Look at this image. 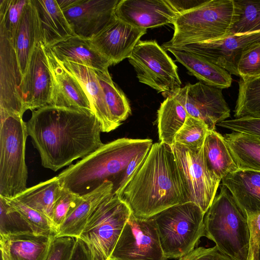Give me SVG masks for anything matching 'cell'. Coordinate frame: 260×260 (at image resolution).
<instances>
[{
	"mask_svg": "<svg viewBox=\"0 0 260 260\" xmlns=\"http://www.w3.org/2000/svg\"><path fill=\"white\" fill-rule=\"evenodd\" d=\"M26 124L42 165L55 172L104 144L98 120L88 111L48 105L33 111Z\"/></svg>",
	"mask_w": 260,
	"mask_h": 260,
	"instance_id": "6da1fadb",
	"label": "cell"
},
{
	"mask_svg": "<svg viewBox=\"0 0 260 260\" xmlns=\"http://www.w3.org/2000/svg\"><path fill=\"white\" fill-rule=\"evenodd\" d=\"M117 197L128 206L132 214L144 218L187 203L172 146L160 142L153 144Z\"/></svg>",
	"mask_w": 260,
	"mask_h": 260,
	"instance_id": "7a4b0ae2",
	"label": "cell"
},
{
	"mask_svg": "<svg viewBox=\"0 0 260 260\" xmlns=\"http://www.w3.org/2000/svg\"><path fill=\"white\" fill-rule=\"evenodd\" d=\"M149 139L122 138L104 144L70 165L57 176L62 188L82 196L106 181L113 184L119 175L140 152L152 145Z\"/></svg>",
	"mask_w": 260,
	"mask_h": 260,
	"instance_id": "3957f363",
	"label": "cell"
},
{
	"mask_svg": "<svg viewBox=\"0 0 260 260\" xmlns=\"http://www.w3.org/2000/svg\"><path fill=\"white\" fill-rule=\"evenodd\" d=\"M204 236L232 260H247L250 235L247 217L221 184L204 218Z\"/></svg>",
	"mask_w": 260,
	"mask_h": 260,
	"instance_id": "277c9868",
	"label": "cell"
},
{
	"mask_svg": "<svg viewBox=\"0 0 260 260\" xmlns=\"http://www.w3.org/2000/svg\"><path fill=\"white\" fill-rule=\"evenodd\" d=\"M238 16L234 0H206L195 9L178 15L172 39L165 49L226 37Z\"/></svg>",
	"mask_w": 260,
	"mask_h": 260,
	"instance_id": "5b68a950",
	"label": "cell"
},
{
	"mask_svg": "<svg viewBox=\"0 0 260 260\" xmlns=\"http://www.w3.org/2000/svg\"><path fill=\"white\" fill-rule=\"evenodd\" d=\"M205 213L187 202L171 206L152 217L165 257L179 258L194 249L204 236Z\"/></svg>",
	"mask_w": 260,
	"mask_h": 260,
	"instance_id": "8992f818",
	"label": "cell"
},
{
	"mask_svg": "<svg viewBox=\"0 0 260 260\" xmlns=\"http://www.w3.org/2000/svg\"><path fill=\"white\" fill-rule=\"evenodd\" d=\"M28 136L22 117L9 116L0 123V196L12 199L26 188L25 145Z\"/></svg>",
	"mask_w": 260,
	"mask_h": 260,
	"instance_id": "52a82bcc",
	"label": "cell"
},
{
	"mask_svg": "<svg viewBox=\"0 0 260 260\" xmlns=\"http://www.w3.org/2000/svg\"><path fill=\"white\" fill-rule=\"evenodd\" d=\"M132 212L118 197L111 195L96 208L81 233L92 260H110Z\"/></svg>",
	"mask_w": 260,
	"mask_h": 260,
	"instance_id": "ba28073f",
	"label": "cell"
},
{
	"mask_svg": "<svg viewBox=\"0 0 260 260\" xmlns=\"http://www.w3.org/2000/svg\"><path fill=\"white\" fill-rule=\"evenodd\" d=\"M172 147L186 202L196 204L206 213L216 196L221 180L209 168L203 147L193 149L175 143Z\"/></svg>",
	"mask_w": 260,
	"mask_h": 260,
	"instance_id": "9c48e42d",
	"label": "cell"
},
{
	"mask_svg": "<svg viewBox=\"0 0 260 260\" xmlns=\"http://www.w3.org/2000/svg\"><path fill=\"white\" fill-rule=\"evenodd\" d=\"M128 60L139 81L166 98L181 87L177 66L156 41H139Z\"/></svg>",
	"mask_w": 260,
	"mask_h": 260,
	"instance_id": "30bf717a",
	"label": "cell"
},
{
	"mask_svg": "<svg viewBox=\"0 0 260 260\" xmlns=\"http://www.w3.org/2000/svg\"><path fill=\"white\" fill-rule=\"evenodd\" d=\"M152 217L131 214L116 244L110 260H167Z\"/></svg>",
	"mask_w": 260,
	"mask_h": 260,
	"instance_id": "8fae6325",
	"label": "cell"
},
{
	"mask_svg": "<svg viewBox=\"0 0 260 260\" xmlns=\"http://www.w3.org/2000/svg\"><path fill=\"white\" fill-rule=\"evenodd\" d=\"M222 90L199 81L188 83L172 95L183 105L189 115L203 120L209 131H214L216 125L230 116L231 110Z\"/></svg>",
	"mask_w": 260,
	"mask_h": 260,
	"instance_id": "7c38bea8",
	"label": "cell"
},
{
	"mask_svg": "<svg viewBox=\"0 0 260 260\" xmlns=\"http://www.w3.org/2000/svg\"><path fill=\"white\" fill-rule=\"evenodd\" d=\"M23 76L12 40L0 26V120L22 118L26 111L22 100Z\"/></svg>",
	"mask_w": 260,
	"mask_h": 260,
	"instance_id": "4fadbf2b",
	"label": "cell"
},
{
	"mask_svg": "<svg viewBox=\"0 0 260 260\" xmlns=\"http://www.w3.org/2000/svg\"><path fill=\"white\" fill-rule=\"evenodd\" d=\"M53 78L42 42L35 45L21 84V95L25 110L34 111L51 105Z\"/></svg>",
	"mask_w": 260,
	"mask_h": 260,
	"instance_id": "5bb4252c",
	"label": "cell"
},
{
	"mask_svg": "<svg viewBox=\"0 0 260 260\" xmlns=\"http://www.w3.org/2000/svg\"><path fill=\"white\" fill-rule=\"evenodd\" d=\"M259 43L260 31H257L169 48H178L197 54L225 70L231 75L238 76L237 65L242 53Z\"/></svg>",
	"mask_w": 260,
	"mask_h": 260,
	"instance_id": "9a60e30c",
	"label": "cell"
},
{
	"mask_svg": "<svg viewBox=\"0 0 260 260\" xmlns=\"http://www.w3.org/2000/svg\"><path fill=\"white\" fill-rule=\"evenodd\" d=\"M119 0H77L62 11L76 36L90 40L115 18Z\"/></svg>",
	"mask_w": 260,
	"mask_h": 260,
	"instance_id": "2e32d148",
	"label": "cell"
},
{
	"mask_svg": "<svg viewBox=\"0 0 260 260\" xmlns=\"http://www.w3.org/2000/svg\"><path fill=\"white\" fill-rule=\"evenodd\" d=\"M146 30L134 27L115 18L89 41L111 65H114L131 56Z\"/></svg>",
	"mask_w": 260,
	"mask_h": 260,
	"instance_id": "e0dca14e",
	"label": "cell"
},
{
	"mask_svg": "<svg viewBox=\"0 0 260 260\" xmlns=\"http://www.w3.org/2000/svg\"><path fill=\"white\" fill-rule=\"evenodd\" d=\"M178 15L168 0H119L115 10L117 19L146 30L173 24Z\"/></svg>",
	"mask_w": 260,
	"mask_h": 260,
	"instance_id": "ac0fdd59",
	"label": "cell"
},
{
	"mask_svg": "<svg viewBox=\"0 0 260 260\" xmlns=\"http://www.w3.org/2000/svg\"><path fill=\"white\" fill-rule=\"evenodd\" d=\"M45 47L53 78L51 105L93 112L91 101L80 82L62 67L48 47Z\"/></svg>",
	"mask_w": 260,
	"mask_h": 260,
	"instance_id": "d6986e66",
	"label": "cell"
},
{
	"mask_svg": "<svg viewBox=\"0 0 260 260\" xmlns=\"http://www.w3.org/2000/svg\"><path fill=\"white\" fill-rule=\"evenodd\" d=\"M55 234L0 236L1 260H46Z\"/></svg>",
	"mask_w": 260,
	"mask_h": 260,
	"instance_id": "ffe728a7",
	"label": "cell"
},
{
	"mask_svg": "<svg viewBox=\"0 0 260 260\" xmlns=\"http://www.w3.org/2000/svg\"><path fill=\"white\" fill-rule=\"evenodd\" d=\"M221 181L246 217L260 213V172L238 169Z\"/></svg>",
	"mask_w": 260,
	"mask_h": 260,
	"instance_id": "44dd1931",
	"label": "cell"
},
{
	"mask_svg": "<svg viewBox=\"0 0 260 260\" xmlns=\"http://www.w3.org/2000/svg\"><path fill=\"white\" fill-rule=\"evenodd\" d=\"M41 42L48 47L76 36L56 0H32Z\"/></svg>",
	"mask_w": 260,
	"mask_h": 260,
	"instance_id": "7402d4cb",
	"label": "cell"
},
{
	"mask_svg": "<svg viewBox=\"0 0 260 260\" xmlns=\"http://www.w3.org/2000/svg\"><path fill=\"white\" fill-rule=\"evenodd\" d=\"M113 184L106 181L90 192L81 196L78 204L68 213L56 231L55 237L78 238L98 206L112 194Z\"/></svg>",
	"mask_w": 260,
	"mask_h": 260,
	"instance_id": "603a6c76",
	"label": "cell"
},
{
	"mask_svg": "<svg viewBox=\"0 0 260 260\" xmlns=\"http://www.w3.org/2000/svg\"><path fill=\"white\" fill-rule=\"evenodd\" d=\"M48 47L60 62H74L103 71L108 70L111 66L89 40L78 36L71 37Z\"/></svg>",
	"mask_w": 260,
	"mask_h": 260,
	"instance_id": "cb8c5ba5",
	"label": "cell"
},
{
	"mask_svg": "<svg viewBox=\"0 0 260 260\" xmlns=\"http://www.w3.org/2000/svg\"><path fill=\"white\" fill-rule=\"evenodd\" d=\"M175 56L188 74L196 77L200 82L220 89L231 86L233 79L225 70L197 54L175 48L165 49Z\"/></svg>",
	"mask_w": 260,
	"mask_h": 260,
	"instance_id": "d4e9b609",
	"label": "cell"
},
{
	"mask_svg": "<svg viewBox=\"0 0 260 260\" xmlns=\"http://www.w3.org/2000/svg\"><path fill=\"white\" fill-rule=\"evenodd\" d=\"M60 63L79 80L91 101L93 112L98 120L102 132L108 133L115 129L102 89L93 69L74 62Z\"/></svg>",
	"mask_w": 260,
	"mask_h": 260,
	"instance_id": "484cf974",
	"label": "cell"
},
{
	"mask_svg": "<svg viewBox=\"0 0 260 260\" xmlns=\"http://www.w3.org/2000/svg\"><path fill=\"white\" fill-rule=\"evenodd\" d=\"M41 42L37 17L32 0L25 5L12 41L23 77L36 44Z\"/></svg>",
	"mask_w": 260,
	"mask_h": 260,
	"instance_id": "4316f807",
	"label": "cell"
},
{
	"mask_svg": "<svg viewBox=\"0 0 260 260\" xmlns=\"http://www.w3.org/2000/svg\"><path fill=\"white\" fill-rule=\"evenodd\" d=\"M203 149L209 168L221 181L238 169L224 136L215 130L208 131Z\"/></svg>",
	"mask_w": 260,
	"mask_h": 260,
	"instance_id": "83f0119b",
	"label": "cell"
},
{
	"mask_svg": "<svg viewBox=\"0 0 260 260\" xmlns=\"http://www.w3.org/2000/svg\"><path fill=\"white\" fill-rule=\"evenodd\" d=\"M223 136L238 169L260 172V139L235 132Z\"/></svg>",
	"mask_w": 260,
	"mask_h": 260,
	"instance_id": "f1b7e54d",
	"label": "cell"
},
{
	"mask_svg": "<svg viewBox=\"0 0 260 260\" xmlns=\"http://www.w3.org/2000/svg\"><path fill=\"white\" fill-rule=\"evenodd\" d=\"M61 190L56 176L27 188L14 199L42 213L51 220L54 205Z\"/></svg>",
	"mask_w": 260,
	"mask_h": 260,
	"instance_id": "f546056e",
	"label": "cell"
},
{
	"mask_svg": "<svg viewBox=\"0 0 260 260\" xmlns=\"http://www.w3.org/2000/svg\"><path fill=\"white\" fill-rule=\"evenodd\" d=\"M188 114L183 105L173 95L167 96L157 111L159 142L172 146L175 137L184 123Z\"/></svg>",
	"mask_w": 260,
	"mask_h": 260,
	"instance_id": "4dcf8cb0",
	"label": "cell"
},
{
	"mask_svg": "<svg viewBox=\"0 0 260 260\" xmlns=\"http://www.w3.org/2000/svg\"><path fill=\"white\" fill-rule=\"evenodd\" d=\"M93 70L102 89L113 127L116 129L131 113L129 102L124 93L113 82L108 70Z\"/></svg>",
	"mask_w": 260,
	"mask_h": 260,
	"instance_id": "1f68e13d",
	"label": "cell"
},
{
	"mask_svg": "<svg viewBox=\"0 0 260 260\" xmlns=\"http://www.w3.org/2000/svg\"><path fill=\"white\" fill-rule=\"evenodd\" d=\"M238 94L234 110V116L260 117V77L244 81H238Z\"/></svg>",
	"mask_w": 260,
	"mask_h": 260,
	"instance_id": "d6a6232c",
	"label": "cell"
},
{
	"mask_svg": "<svg viewBox=\"0 0 260 260\" xmlns=\"http://www.w3.org/2000/svg\"><path fill=\"white\" fill-rule=\"evenodd\" d=\"M234 1L238 16L230 35L260 31V0Z\"/></svg>",
	"mask_w": 260,
	"mask_h": 260,
	"instance_id": "836d02e7",
	"label": "cell"
},
{
	"mask_svg": "<svg viewBox=\"0 0 260 260\" xmlns=\"http://www.w3.org/2000/svg\"><path fill=\"white\" fill-rule=\"evenodd\" d=\"M208 131L204 121L188 114L184 123L175 136V143L188 148H200L203 146Z\"/></svg>",
	"mask_w": 260,
	"mask_h": 260,
	"instance_id": "e575fe53",
	"label": "cell"
},
{
	"mask_svg": "<svg viewBox=\"0 0 260 260\" xmlns=\"http://www.w3.org/2000/svg\"><path fill=\"white\" fill-rule=\"evenodd\" d=\"M4 198L6 202L26 221L35 233L55 234L56 236V231L51 219L45 214L14 198Z\"/></svg>",
	"mask_w": 260,
	"mask_h": 260,
	"instance_id": "d590c367",
	"label": "cell"
},
{
	"mask_svg": "<svg viewBox=\"0 0 260 260\" xmlns=\"http://www.w3.org/2000/svg\"><path fill=\"white\" fill-rule=\"evenodd\" d=\"M30 233L34 232L29 224L0 196V236Z\"/></svg>",
	"mask_w": 260,
	"mask_h": 260,
	"instance_id": "8d00e7d4",
	"label": "cell"
},
{
	"mask_svg": "<svg viewBox=\"0 0 260 260\" xmlns=\"http://www.w3.org/2000/svg\"><path fill=\"white\" fill-rule=\"evenodd\" d=\"M28 0H0V26L13 41L15 31Z\"/></svg>",
	"mask_w": 260,
	"mask_h": 260,
	"instance_id": "74e56055",
	"label": "cell"
},
{
	"mask_svg": "<svg viewBox=\"0 0 260 260\" xmlns=\"http://www.w3.org/2000/svg\"><path fill=\"white\" fill-rule=\"evenodd\" d=\"M238 76L246 81L260 77V43L256 44L241 54L237 65Z\"/></svg>",
	"mask_w": 260,
	"mask_h": 260,
	"instance_id": "f35d334b",
	"label": "cell"
},
{
	"mask_svg": "<svg viewBox=\"0 0 260 260\" xmlns=\"http://www.w3.org/2000/svg\"><path fill=\"white\" fill-rule=\"evenodd\" d=\"M81 199V196L62 187L61 192L55 202L51 218L56 231L64 221L69 212L78 204Z\"/></svg>",
	"mask_w": 260,
	"mask_h": 260,
	"instance_id": "ab89813d",
	"label": "cell"
},
{
	"mask_svg": "<svg viewBox=\"0 0 260 260\" xmlns=\"http://www.w3.org/2000/svg\"><path fill=\"white\" fill-rule=\"evenodd\" d=\"M217 125L233 132L246 134L260 139V117L245 116L225 120Z\"/></svg>",
	"mask_w": 260,
	"mask_h": 260,
	"instance_id": "60d3db41",
	"label": "cell"
},
{
	"mask_svg": "<svg viewBox=\"0 0 260 260\" xmlns=\"http://www.w3.org/2000/svg\"><path fill=\"white\" fill-rule=\"evenodd\" d=\"M150 149L143 151L137 155L126 169L119 175L113 184L112 194L113 196H117L121 192L137 170L142 164Z\"/></svg>",
	"mask_w": 260,
	"mask_h": 260,
	"instance_id": "b9f144b4",
	"label": "cell"
},
{
	"mask_svg": "<svg viewBox=\"0 0 260 260\" xmlns=\"http://www.w3.org/2000/svg\"><path fill=\"white\" fill-rule=\"evenodd\" d=\"M76 239L70 237H55L46 260H69Z\"/></svg>",
	"mask_w": 260,
	"mask_h": 260,
	"instance_id": "7bdbcfd3",
	"label": "cell"
},
{
	"mask_svg": "<svg viewBox=\"0 0 260 260\" xmlns=\"http://www.w3.org/2000/svg\"><path fill=\"white\" fill-rule=\"evenodd\" d=\"M247 218L250 235L247 260H258L260 243V213L250 215Z\"/></svg>",
	"mask_w": 260,
	"mask_h": 260,
	"instance_id": "ee69618b",
	"label": "cell"
},
{
	"mask_svg": "<svg viewBox=\"0 0 260 260\" xmlns=\"http://www.w3.org/2000/svg\"><path fill=\"white\" fill-rule=\"evenodd\" d=\"M226 257L227 256L219 252L215 246L211 248H195L179 260H226Z\"/></svg>",
	"mask_w": 260,
	"mask_h": 260,
	"instance_id": "f6af8a7d",
	"label": "cell"
},
{
	"mask_svg": "<svg viewBox=\"0 0 260 260\" xmlns=\"http://www.w3.org/2000/svg\"><path fill=\"white\" fill-rule=\"evenodd\" d=\"M178 14L193 10L205 3L206 0H168Z\"/></svg>",
	"mask_w": 260,
	"mask_h": 260,
	"instance_id": "bcb514c9",
	"label": "cell"
},
{
	"mask_svg": "<svg viewBox=\"0 0 260 260\" xmlns=\"http://www.w3.org/2000/svg\"><path fill=\"white\" fill-rule=\"evenodd\" d=\"M69 260H92L86 245L79 238L76 239L74 248Z\"/></svg>",
	"mask_w": 260,
	"mask_h": 260,
	"instance_id": "7dc6e473",
	"label": "cell"
},
{
	"mask_svg": "<svg viewBox=\"0 0 260 260\" xmlns=\"http://www.w3.org/2000/svg\"><path fill=\"white\" fill-rule=\"evenodd\" d=\"M62 11L68 8L75 4L77 0H56Z\"/></svg>",
	"mask_w": 260,
	"mask_h": 260,
	"instance_id": "c3c4849f",
	"label": "cell"
},
{
	"mask_svg": "<svg viewBox=\"0 0 260 260\" xmlns=\"http://www.w3.org/2000/svg\"><path fill=\"white\" fill-rule=\"evenodd\" d=\"M258 260H260V243H259V250H258Z\"/></svg>",
	"mask_w": 260,
	"mask_h": 260,
	"instance_id": "681fc988",
	"label": "cell"
}]
</instances>
